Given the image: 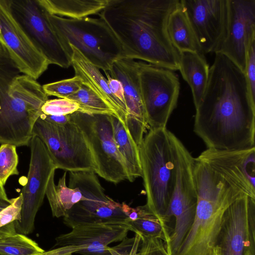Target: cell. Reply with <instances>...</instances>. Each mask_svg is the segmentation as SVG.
Masks as SVG:
<instances>
[{
  "instance_id": "16",
  "label": "cell",
  "mask_w": 255,
  "mask_h": 255,
  "mask_svg": "<svg viewBox=\"0 0 255 255\" xmlns=\"http://www.w3.org/2000/svg\"><path fill=\"white\" fill-rule=\"evenodd\" d=\"M176 180L174 190L165 216L173 217L180 224L194 219L197 204V193L194 177V158L174 135Z\"/></svg>"
},
{
  "instance_id": "37",
  "label": "cell",
  "mask_w": 255,
  "mask_h": 255,
  "mask_svg": "<svg viewBox=\"0 0 255 255\" xmlns=\"http://www.w3.org/2000/svg\"><path fill=\"white\" fill-rule=\"evenodd\" d=\"M44 120L52 124L62 126L70 122V115L63 116L45 115L41 114L40 116Z\"/></svg>"
},
{
  "instance_id": "1",
  "label": "cell",
  "mask_w": 255,
  "mask_h": 255,
  "mask_svg": "<svg viewBox=\"0 0 255 255\" xmlns=\"http://www.w3.org/2000/svg\"><path fill=\"white\" fill-rule=\"evenodd\" d=\"M195 109L194 130L207 148L255 147V101L244 73L224 55L215 53L205 91Z\"/></svg>"
},
{
  "instance_id": "24",
  "label": "cell",
  "mask_w": 255,
  "mask_h": 255,
  "mask_svg": "<svg viewBox=\"0 0 255 255\" xmlns=\"http://www.w3.org/2000/svg\"><path fill=\"white\" fill-rule=\"evenodd\" d=\"M167 30L172 45L179 53L184 52L201 53L190 22L181 6L180 0L168 16Z\"/></svg>"
},
{
  "instance_id": "30",
  "label": "cell",
  "mask_w": 255,
  "mask_h": 255,
  "mask_svg": "<svg viewBox=\"0 0 255 255\" xmlns=\"http://www.w3.org/2000/svg\"><path fill=\"white\" fill-rule=\"evenodd\" d=\"M79 105L66 98L47 100L41 107L42 114L45 115H69L79 111Z\"/></svg>"
},
{
  "instance_id": "36",
  "label": "cell",
  "mask_w": 255,
  "mask_h": 255,
  "mask_svg": "<svg viewBox=\"0 0 255 255\" xmlns=\"http://www.w3.org/2000/svg\"><path fill=\"white\" fill-rule=\"evenodd\" d=\"M84 246H65L55 247L48 251H45L42 255H72L76 254Z\"/></svg>"
},
{
  "instance_id": "27",
  "label": "cell",
  "mask_w": 255,
  "mask_h": 255,
  "mask_svg": "<svg viewBox=\"0 0 255 255\" xmlns=\"http://www.w3.org/2000/svg\"><path fill=\"white\" fill-rule=\"evenodd\" d=\"M44 252L35 242L19 233L0 239L1 255H38Z\"/></svg>"
},
{
  "instance_id": "38",
  "label": "cell",
  "mask_w": 255,
  "mask_h": 255,
  "mask_svg": "<svg viewBox=\"0 0 255 255\" xmlns=\"http://www.w3.org/2000/svg\"><path fill=\"white\" fill-rule=\"evenodd\" d=\"M0 199L10 202V199L8 198L4 186L0 183Z\"/></svg>"
},
{
  "instance_id": "25",
  "label": "cell",
  "mask_w": 255,
  "mask_h": 255,
  "mask_svg": "<svg viewBox=\"0 0 255 255\" xmlns=\"http://www.w3.org/2000/svg\"><path fill=\"white\" fill-rule=\"evenodd\" d=\"M53 174L48 183L46 194L53 217H64L73 206L83 200L82 193L77 188H70L66 185L67 171L59 179L57 185Z\"/></svg>"
},
{
  "instance_id": "8",
  "label": "cell",
  "mask_w": 255,
  "mask_h": 255,
  "mask_svg": "<svg viewBox=\"0 0 255 255\" xmlns=\"http://www.w3.org/2000/svg\"><path fill=\"white\" fill-rule=\"evenodd\" d=\"M68 186L77 188L84 199L74 205L64 217L72 228L82 224L125 223L128 219L122 204L105 194L94 171L69 172Z\"/></svg>"
},
{
  "instance_id": "26",
  "label": "cell",
  "mask_w": 255,
  "mask_h": 255,
  "mask_svg": "<svg viewBox=\"0 0 255 255\" xmlns=\"http://www.w3.org/2000/svg\"><path fill=\"white\" fill-rule=\"evenodd\" d=\"M76 102L79 112L92 114H106L115 116L114 109L92 89L83 84L81 88L67 98Z\"/></svg>"
},
{
  "instance_id": "2",
  "label": "cell",
  "mask_w": 255,
  "mask_h": 255,
  "mask_svg": "<svg viewBox=\"0 0 255 255\" xmlns=\"http://www.w3.org/2000/svg\"><path fill=\"white\" fill-rule=\"evenodd\" d=\"M180 0H109L98 14L119 41L123 58L179 70V53L167 30Z\"/></svg>"
},
{
  "instance_id": "42",
  "label": "cell",
  "mask_w": 255,
  "mask_h": 255,
  "mask_svg": "<svg viewBox=\"0 0 255 255\" xmlns=\"http://www.w3.org/2000/svg\"><path fill=\"white\" fill-rule=\"evenodd\" d=\"M255 253L254 252H252L251 251H249L248 252H247L245 255H255Z\"/></svg>"
},
{
  "instance_id": "19",
  "label": "cell",
  "mask_w": 255,
  "mask_h": 255,
  "mask_svg": "<svg viewBox=\"0 0 255 255\" xmlns=\"http://www.w3.org/2000/svg\"><path fill=\"white\" fill-rule=\"evenodd\" d=\"M71 49V66L75 76L80 77L83 84L100 96L115 111L117 117L127 127L128 110L112 94L107 79L99 69L92 64L75 47L69 45Z\"/></svg>"
},
{
  "instance_id": "29",
  "label": "cell",
  "mask_w": 255,
  "mask_h": 255,
  "mask_svg": "<svg viewBox=\"0 0 255 255\" xmlns=\"http://www.w3.org/2000/svg\"><path fill=\"white\" fill-rule=\"evenodd\" d=\"M83 82L78 76L45 84L43 89L46 95L59 98H67L76 93L82 87Z\"/></svg>"
},
{
  "instance_id": "4",
  "label": "cell",
  "mask_w": 255,
  "mask_h": 255,
  "mask_svg": "<svg viewBox=\"0 0 255 255\" xmlns=\"http://www.w3.org/2000/svg\"><path fill=\"white\" fill-rule=\"evenodd\" d=\"M174 135L166 127L150 128L139 147L146 205L166 223L176 175Z\"/></svg>"
},
{
  "instance_id": "20",
  "label": "cell",
  "mask_w": 255,
  "mask_h": 255,
  "mask_svg": "<svg viewBox=\"0 0 255 255\" xmlns=\"http://www.w3.org/2000/svg\"><path fill=\"white\" fill-rule=\"evenodd\" d=\"M121 204L128 218L125 224L130 231L145 237L161 239L168 246L171 233L166 222L151 211L146 204L132 208L125 202Z\"/></svg>"
},
{
  "instance_id": "3",
  "label": "cell",
  "mask_w": 255,
  "mask_h": 255,
  "mask_svg": "<svg viewBox=\"0 0 255 255\" xmlns=\"http://www.w3.org/2000/svg\"><path fill=\"white\" fill-rule=\"evenodd\" d=\"M48 97L42 86L22 74L10 58H0V143L29 145Z\"/></svg>"
},
{
  "instance_id": "13",
  "label": "cell",
  "mask_w": 255,
  "mask_h": 255,
  "mask_svg": "<svg viewBox=\"0 0 255 255\" xmlns=\"http://www.w3.org/2000/svg\"><path fill=\"white\" fill-rule=\"evenodd\" d=\"M201 53L215 52L226 30L228 0H180Z\"/></svg>"
},
{
  "instance_id": "7",
  "label": "cell",
  "mask_w": 255,
  "mask_h": 255,
  "mask_svg": "<svg viewBox=\"0 0 255 255\" xmlns=\"http://www.w3.org/2000/svg\"><path fill=\"white\" fill-rule=\"evenodd\" d=\"M32 134L44 144L56 169L69 172H95L88 144L81 129L72 121L59 126L39 117Z\"/></svg>"
},
{
  "instance_id": "11",
  "label": "cell",
  "mask_w": 255,
  "mask_h": 255,
  "mask_svg": "<svg viewBox=\"0 0 255 255\" xmlns=\"http://www.w3.org/2000/svg\"><path fill=\"white\" fill-rule=\"evenodd\" d=\"M30 144L29 170L21 191V218L14 222L16 232L24 235L33 230L35 218L45 196L49 180L57 169L46 146L38 136L33 135Z\"/></svg>"
},
{
  "instance_id": "6",
  "label": "cell",
  "mask_w": 255,
  "mask_h": 255,
  "mask_svg": "<svg viewBox=\"0 0 255 255\" xmlns=\"http://www.w3.org/2000/svg\"><path fill=\"white\" fill-rule=\"evenodd\" d=\"M111 116L77 111L70 115V118L83 133L94 162L95 173L118 184L129 181V177L115 143Z\"/></svg>"
},
{
  "instance_id": "5",
  "label": "cell",
  "mask_w": 255,
  "mask_h": 255,
  "mask_svg": "<svg viewBox=\"0 0 255 255\" xmlns=\"http://www.w3.org/2000/svg\"><path fill=\"white\" fill-rule=\"evenodd\" d=\"M48 20L66 49L77 48L94 66L110 70L114 62L123 58L122 46L106 23L101 18L71 19L51 15Z\"/></svg>"
},
{
  "instance_id": "35",
  "label": "cell",
  "mask_w": 255,
  "mask_h": 255,
  "mask_svg": "<svg viewBox=\"0 0 255 255\" xmlns=\"http://www.w3.org/2000/svg\"><path fill=\"white\" fill-rule=\"evenodd\" d=\"M107 77L108 86L112 94L120 101L122 105L127 109L125 99L124 91L121 82L118 80L112 78L108 71H104Z\"/></svg>"
},
{
  "instance_id": "12",
  "label": "cell",
  "mask_w": 255,
  "mask_h": 255,
  "mask_svg": "<svg viewBox=\"0 0 255 255\" xmlns=\"http://www.w3.org/2000/svg\"><path fill=\"white\" fill-rule=\"evenodd\" d=\"M255 198L246 196L226 211L216 246L221 255L255 253Z\"/></svg>"
},
{
  "instance_id": "31",
  "label": "cell",
  "mask_w": 255,
  "mask_h": 255,
  "mask_svg": "<svg viewBox=\"0 0 255 255\" xmlns=\"http://www.w3.org/2000/svg\"><path fill=\"white\" fill-rule=\"evenodd\" d=\"M140 236V255H172L166 244L161 239Z\"/></svg>"
},
{
  "instance_id": "23",
  "label": "cell",
  "mask_w": 255,
  "mask_h": 255,
  "mask_svg": "<svg viewBox=\"0 0 255 255\" xmlns=\"http://www.w3.org/2000/svg\"><path fill=\"white\" fill-rule=\"evenodd\" d=\"M50 14L71 19H81L99 14L109 0H38Z\"/></svg>"
},
{
  "instance_id": "15",
  "label": "cell",
  "mask_w": 255,
  "mask_h": 255,
  "mask_svg": "<svg viewBox=\"0 0 255 255\" xmlns=\"http://www.w3.org/2000/svg\"><path fill=\"white\" fill-rule=\"evenodd\" d=\"M0 43L20 72L34 80L50 65L13 17L4 0H0Z\"/></svg>"
},
{
  "instance_id": "34",
  "label": "cell",
  "mask_w": 255,
  "mask_h": 255,
  "mask_svg": "<svg viewBox=\"0 0 255 255\" xmlns=\"http://www.w3.org/2000/svg\"><path fill=\"white\" fill-rule=\"evenodd\" d=\"M244 74L252 99L255 101V39L248 49Z\"/></svg>"
},
{
  "instance_id": "21",
  "label": "cell",
  "mask_w": 255,
  "mask_h": 255,
  "mask_svg": "<svg viewBox=\"0 0 255 255\" xmlns=\"http://www.w3.org/2000/svg\"><path fill=\"white\" fill-rule=\"evenodd\" d=\"M210 67L204 54L198 52L179 53V70L191 90L196 108L205 91Z\"/></svg>"
},
{
  "instance_id": "10",
  "label": "cell",
  "mask_w": 255,
  "mask_h": 255,
  "mask_svg": "<svg viewBox=\"0 0 255 255\" xmlns=\"http://www.w3.org/2000/svg\"><path fill=\"white\" fill-rule=\"evenodd\" d=\"M138 67L148 127H166L179 97L178 77L171 70L142 61H138Z\"/></svg>"
},
{
  "instance_id": "22",
  "label": "cell",
  "mask_w": 255,
  "mask_h": 255,
  "mask_svg": "<svg viewBox=\"0 0 255 255\" xmlns=\"http://www.w3.org/2000/svg\"><path fill=\"white\" fill-rule=\"evenodd\" d=\"M111 119L116 144L125 162L129 181L133 182L142 176L139 147L120 120L113 115Z\"/></svg>"
},
{
  "instance_id": "43",
  "label": "cell",
  "mask_w": 255,
  "mask_h": 255,
  "mask_svg": "<svg viewBox=\"0 0 255 255\" xmlns=\"http://www.w3.org/2000/svg\"><path fill=\"white\" fill-rule=\"evenodd\" d=\"M42 254H39V255H42Z\"/></svg>"
},
{
  "instance_id": "40",
  "label": "cell",
  "mask_w": 255,
  "mask_h": 255,
  "mask_svg": "<svg viewBox=\"0 0 255 255\" xmlns=\"http://www.w3.org/2000/svg\"><path fill=\"white\" fill-rule=\"evenodd\" d=\"M210 255H221L219 248L215 246L213 249Z\"/></svg>"
},
{
  "instance_id": "14",
  "label": "cell",
  "mask_w": 255,
  "mask_h": 255,
  "mask_svg": "<svg viewBox=\"0 0 255 255\" xmlns=\"http://www.w3.org/2000/svg\"><path fill=\"white\" fill-rule=\"evenodd\" d=\"M255 39V0H228L225 36L215 53H221L244 72L248 49Z\"/></svg>"
},
{
  "instance_id": "18",
  "label": "cell",
  "mask_w": 255,
  "mask_h": 255,
  "mask_svg": "<svg viewBox=\"0 0 255 255\" xmlns=\"http://www.w3.org/2000/svg\"><path fill=\"white\" fill-rule=\"evenodd\" d=\"M129 227L125 223L82 224L56 239L55 247L83 246L105 248L113 242L122 241L127 236Z\"/></svg>"
},
{
  "instance_id": "39",
  "label": "cell",
  "mask_w": 255,
  "mask_h": 255,
  "mask_svg": "<svg viewBox=\"0 0 255 255\" xmlns=\"http://www.w3.org/2000/svg\"><path fill=\"white\" fill-rule=\"evenodd\" d=\"M11 202V201H10ZM10 202H8L2 200L0 199V212L7 205H8Z\"/></svg>"
},
{
  "instance_id": "32",
  "label": "cell",
  "mask_w": 255,
  "mask_h": 255,
  "mask_svg": "<svg viewBox=\"0 0 255 255\" xmlns=\"http://www.w3.org/2000/svg\"><path fill=\"white\" fill-rule=\"evenodd\" d=\"M10 203L0 212V228L15 221H19L21 218L23 203L22 195L10 199Z\"/></svg>"
},
{
  "instance_id": "28",
  "label": "cell",
  "mask_w": 255,
  "mask_h": 255,
  "mask_svg": "<svg viewBox=\"0 0 255 255\" xmlns=\"http://www.w3.org/2000/svg\"><path fill=\"white\" fill-rule=\"evenodd\" d=\"M16 147L7 143L1 144L0 146V183L3 186L9 176L19 174Z\"/></svg>"
},
{
  "instance_id": "9",
  "label": "cell",
  "mask_w": 255,
  "mask_h": 255,
  "mask_svg": "<svg viewBox=\"0 0 255 255\" xmlns=\"http://www.w3.org/2000/svg\"><path fill=\"white\" fill-rule=\"evenodd\" d=\"M4 1L32 44L50 64L64 68L71 65V54L62 43L38 0Z\"/></svg>"
},
{
  "instance_id": "17",
  "label": "cell",
  "mask_w": 255,
  "mask_h": 255,
  "mask_svg": "<svg viewBox=\"0 0 255 255\" xmlns=\"http://www.w3.org/2000/svg\"><path fill=\"white\" fill-rule=\"evenodd\" d=\"M108 72L123 85L128 112L127 128L139 149L148 125L141 93L138 61L120 58L114 62Z\"/></svg>"
},
{
  "instance_id": "33",
  "label": "cell",
  "mask_w": 255,
  "mask_h": 255,
  "mask_svg": "<svg viewBox=\"0 0 255 255\" xmlns=\"http://www.w3.org/2000/svg\"><path fill=\"white\" fill-rule=\"evenodd\" d=\"M140 235L135 233L133 237L127 236L117 245L109 247V250L112 255H140Z\"/></svg>"
},
{
  "instance_id": "41",
  "label": "cell",
  "mask_w": 255,
  "mask_h": 255,
  "mask_svg": "<svg viewBox=\"0 0 255 255\" xmlns=\"http://www.w3.org/2000/svg\"><path fill=\"white\" fill-rule=\"evenodd\" d=\"M6 52V50L0 43V57L3 56Z\"/></svg>"
}]
</instances>
